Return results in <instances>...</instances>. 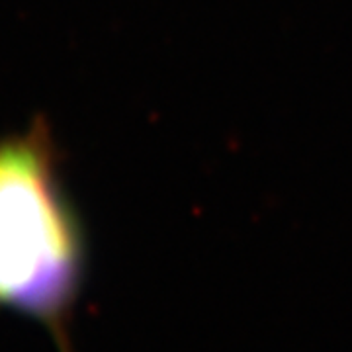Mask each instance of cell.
I'll list each match as a JSON object with an SVG mask.
<instances>
[{
	"label": "cell",
	"mask_w": 352,
	"mask_h": 352,
	"mask_svg": "<svg viewBox=\"0 0 352 352\" xmlns=\"http://www.w3.org/2000/svg\"><path fill=\"white\" fill-rule=\"evenodd\" d=\"M87 276V239L36 126L0 141V311L38 321L71 352L69 319Z\"/></svg>",
	"instance_id": "6da1fadb"
}]
</instances>
